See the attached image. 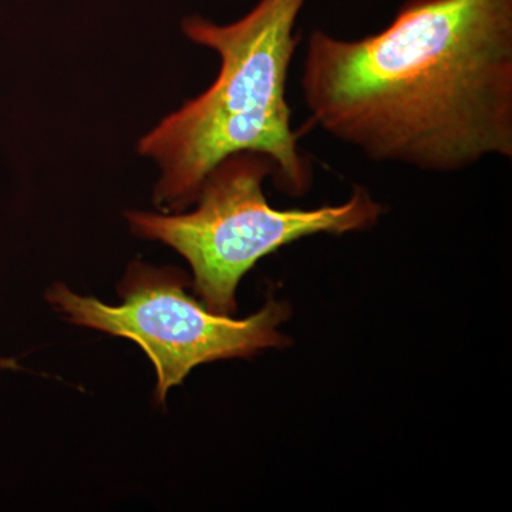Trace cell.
<instances>
[{
    "mask_svg": "<svg viewBox=\"0 0 512 512\" xmlns=\"http://www.w3.org/2000/svg\"><path fill=\"white\" fill-rule=\"evenodd\" d=\"M311 121L377 163L457 173L512 158V0H406L380 32L315 30Z\"/></svg>",
    "mask_w": 512,
    "mask_h": 512,
    "instance_id": "1",
    "label": "cell"
},
{
    "mask_svg": "<svg viewBox=\"0 0 512 512\" xmlns=\"http://www.w3.org/2000/svg\"><path fill=\"white\" fill-rule=\"evenodd\" d=\"M308 0H259L247 15L220 25L183 20L184 35L220 57L214 83L161 119L138 140L140 156L160 170L153 200L164 212L194 205L207 175L232 154H264L276 190L302 197L312 163L292 127L286 84L299 39L296 23Z\"/></svg>",
    "mask_w": 512,
    "mask_h": 512,
    "instance_id": "2",
    "label": "cell"
},
{
    "mask_svg": "<svg viewBox=\"0 0 512 512\" xmlns=\"http://www.w3.org/2000/svg\"><path fill=\"white\" fill-rule=\"evenodd\" d=\"M272 174L274 164L264 154H232L205 178L194 211H130L128 224L137 237L163 242L183 255L205 308L231 316L239 281L259 259L311 235L365 231L383 214L382 204L360 185L339 205L276 210L262 188Z\"/></svg>",
    "mask_w": 512,
    "mask_h": 512,
    "instance_id": "3",
    "label": "cell"
},
{
    "mask_svg": "<svg viewBox=\"0 0 512 512\" xmlns=\"http://www.w3.org/2000/svg\"><path fill=\"white\" fill-rule=\"evenodd\" d=\"M188 285L181 269L133 262L117 288L123 299L119 306L77 295L63 284L50 288L46 296L74 325L134 340L156 367L160 403L202 363L291 345L279 332L291 316L288 303L269 299L255 315L237 320L208 311L185 292Z\"/></svg>",
    "mask_w": 512,
    "mask_h": 512,
    "instance_id": "4",
    "label": "cell"
},
{
    "mask_svg": "<svg viewBox=\"0 0 512 512\" xmlns=\"http://www.w3.org/2000/svg\"><path fill=\"white\" fill-rule=\"evenodd\" d=\"M0 367H15V363L10 360H0Z\"/></svg>",
    "mask_w": 512,
    "mask_h": 512,
    "instance_id": "5",
    "label": "cell"
}]
</instances>
